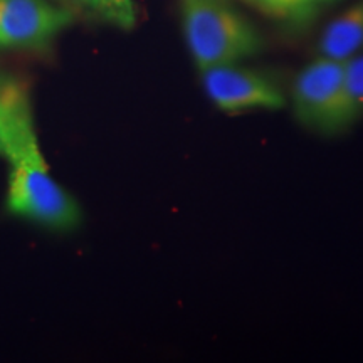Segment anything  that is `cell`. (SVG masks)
<instances>
[{
    "label": "cell",
    "mask_w": 363,
    "mask_h": 363,
    "mask_svg": "<svg viewBox=\"0 0 363 363\" xmlns=\"http://www.w3.org/2000/svg\"><path fill=\"white\" fill-rule=\"evenodd\" d=\"M182 29L201 71L238 65L259 52L257 29L227 0H180Z\"/></svg>",
    "instance_id": "cell-2"
},
{
    "label": "cell",
    "mask_w": 363,
    "mask_h": 363,
    "mask_svg": "<svg viewBox=\"0 0 363 363\" xmlns=\"http://www.w3.org/2000/svg\"><path fill=\"white\" fill-rule=\"evenodd\" d=\"M259 11L279 19H301L315 7L308 0H246Z\"/></svg>",
    "instance_id": "cell-9"
},
{
    "label": "cell",
    "mask_w": 363,
    "mask_h": 363,
    "mask_svg": "<svg viewBox=\"0 0 363 363\" xmlns=\"http://www.w3.org/2000/svg\"><path fill=\"white\" fill-rule=\"evenodd\" d=\"M308 2L313 4V6H316V4H320V2H333V0H308Z\"/></svg>",
    "instance_id": "cell-11"
},
{
    "label": "cell",
    "mask_w": 363,
    "mask_h": 363,
    "mask_svg": "<svg viewBox=\"0 0 363 363\" xmlns=\"http://www.w3.org/2000/svg\"><path fill=\"white\" fill-rule=\"evenodd\" d=\"M2 157L11 163L7 208L12 214L61 233L81 224L79 203L49 172L29 108L13 121Z\"/></svg>",
    "instance_id": "cell-1"
},
{
    "label": "cell",
    "mask_w": 363,
    "mask_h": 363,
    "mask_svg": "<svg viewBox=\"0 0 363 363\" xmlns=\"http://www.w3.org/2000/svg\"><path fill=\"white\" fill-rule=\"evenodd\" d=\"M79 7L96 16L118 29L130 30L136 24V7L133 0H71Z\"/></svg>",
    "instance_id": "cell-7"
},
{
    "label": "cell",
    "mask_w": 363,
    "mask_h": 363,
    "mask_svg": "<svg viewBox=\"0 0 363 363\" xmlns=\"http://www.w3.org/2000/svg\"><path fill=\"white\" fill-rule=\"evenodd\" d=\"M291 101L299 123L321 135H337L358 116L345 84L343 62L333 59L320 57L298 72Z\"/></svg>",
    "instance_id": "cell-3"
},
{
    "label": "cell",
    "mask_w": 363,
    "mask_h": 363,
    "mask_svg": "<svg viewBox=\"0 0 363 363\" xmlns=\"http://www.w3.org/2000/svg\"><path fill=\"white\" fill-rule=\"evenodd\" d=\"M71 22L49 0H0V49H44Z\"/></svg>",
    "instance_id": "cell-5"
},
{
    "label": "cell",
    "mask_w": 363,
    "mask_h": 363,
    "mask_svg": "<svg viewBox=\"0 0 363 363\" xmlns=\"http://www.w3.org/2000/svg\"><path fill=\"white\" fill-rule=\"evenodd\" d=\"M202 86L212 104L227 115L284 106L281 89L269 78L238 65L201 71Z\"/></svg>",
    "instance_id": "cell-4"
},
{
    "label": "cell",
    "mask_w": 363,
    "mask_h": 363,
    "mask_svg": "<svg viewBox=\"0 0 363 363\" xmlns=\"http://www.w3.org/2000/svg\"><path fill=\"white\" fill-rule=\"evenodd\" d=\"M345 84L358 115L363 113V56H353L343 62Z\"/></svg>",
    "instance_id": "cell-10"
},
{
    "label": "cell",
    "mask_w": 363,
    "mask_h": 363,
    "mask_svg": "<svg viewBox=\"0 0 363 363\" xmlns=\"http://www.w3.org/2000/svg\"><path fill=\"white\" fill-rule=\"evenodd\" d=\"M363 48V2L326 26L318 43L320 57L345 62Z\"/></svg>",
    "instance_id": "cell-6"
},
{
    "label": "cell",
    "mask_w": 363,
    "mask_h": 363,
    "mask_svg": "<svg viewBox=\"0 0 363 363\" xmlns=\"http://www.w3.org/2000/svg\"><path fill=\"white\" fill-rule=\"evenodd\" d=\"M29 106L26 94L16 86H0V155H4L9 131L24 108Z\"/></svg>",
    "instance_id": "cell-8"
}]
</instances>
